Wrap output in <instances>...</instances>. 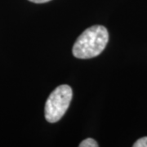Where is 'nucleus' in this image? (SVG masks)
<instances>
[{"mask_svg": "<svg viewBox=\"0 0 147 147\" xmlns=\"http://www.w3.org/2000/svg\"><path fill=\"white\" fill-rule=\"evenodd\" d=\"M109 41V33L102 26H93L84 30L75 41L73 55L79 59L97 57L104 51Z\"/></svg>", "mask_w": 147, "mask_h": 147, "instance_id": "nucleus-1", "label": "nucleus"}, {"mask_svg": "<svg viewBox=\"0 0 147 147\" xmlns=\"http://www.w3.org/2000/svg\"><path fill=\"white\" fill-rule=\"evenodd\" d=\"M72 88L66 84L60 85L48 96L45 104V119L53 123L60 120L68 110L72 100Z\"/></svg>", "mask_w": 147, "mask_h": 147, "instance_id": "nucleus-2", "label": "nucleus"}, {"mask_svg": "<svg viewBox=\"0 0 147 147\" xmlns=\"http://www.w3.org/2000/svg\"><path fill=\"white\" fill-rule=\"evenodd\" d=\"M79 147H97L98 144L92 138H88L79 144Z\"/></svg>", "mask_w": 147, "mask_h": 147, "instance_id": "nucleus-3", "label": "nucleus"}, {"mask_svg": "<svg viewBox=\"0 0 147 147\" xmlns=\"http://www.w3.org/2000/svg\"><path fill=\"white\" fill-rule=\"evenodd\" d=\"M134 147H147V137H144L138 139L133 144Z\"/></svg>", "mask_w": 147, "mask_h": 147, "instance_id": "nucleus-4", "label": "nucleus"}, {"mask_svg": "<svg viewBox=\"0 0 147 147\" xmlns=\"http://www.w3.org/2000/svg\"><path fill=\"white\" fill-rule=\"evenodd\" d=\"M32 3H47L51 0H29Z\"/></svg>", "mask_w": 147, "mask_h": 147, "instance_id": "nucleus-5", "label": "nucleus"}]
</instances>
